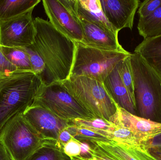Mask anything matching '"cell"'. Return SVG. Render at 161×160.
I'll list each match as a JSON object with an SVG mask.
<instances>
[{"mask_svg": "<svg viewBox=\"0 0 161 160\" xmlns=\"http://www.w3.org/2000/svg\"><path fill=\"white\" fill-rule=\"evenodd\" d=\"M60 82L95 118L111 122L118 106L108 94L103 83L85 76L70 77Z\"/></svg>", "mask_w": 161, "mask_h": 160, "instance_id": "obj_4", "label": "cell"}, {"mask_svg": "<svg viewBox=\"0 0 161 160\" xmlns=\"http://www.w3.org/2000/svg\"><path fill=\"white\" fill-rule=\"evenodd\" d=\"M111 122L129 129L147 142L148 147L151 141L161 135L160 123L134 115L119 107Z\"/></svg>", "mask_w": 161, "mask_h": 160, "instance_id": "obj_12", "label": "cell"}, {"mask_svg": "<svg viewBox=\"0 0 161 160\" xmlns=\"http://www.w3.org/2000/svg\"><path fill=\"white\" fill-rule=\"evenodd\" d=\"M63 152L72 159L80 158L81 152L80 142L73 138L65 145L63 147Z\"/></svg>", "mask_w": 161, "mask_h": 160, "instance_id": "obj_29", "label": "cell"}, {"mask_svg": "<svg viewBox=\"0 0 161 160\" xmlns=\"http://www.w3.org/2000/svg\"><path fill=\"white\" fill-rule=\"evenodd\" d=\"M149 152H150L152 156L156 158L157 160H161V150L158 149H149Z\"/></svg>", "mask_w": 161, "mask_h": 160, "instance_id": "obj_34", "label": "cell"}, {"mask_svg": "<svg viewBox=\"0 0 161 160\" xmlns=\"http://www.w3.org/2000/svg\"><path fill=\"white\" fill-rule=\"evenodd\" d=\"M33 10L16 18L0 21V45L24 48L35 43L36 29L32 18Z\"/></svg>", "mask_w": 161, "mask_h": 160, "instance_id": "obj_9", "label": "cell"}, {"mask_svg": "<svg viewBox=\"0 0 161 160\" xmlns=\"http://www.w3.org/2000/svg\"><path fill=\"white\" fill-rule=\"evenodd\" d=\"M131 54L100 49L76 42L70 77L85 76L103 83L114 67Z\"/></svg>", "mask_w": 161, "mask_h": 160, "instance_id": "obj_5", "label": "cell"}, {"mask_svg": "<svg viewBox=\"0 0 161 160\" xmlns=\"http://www.w3.org/2000/svg\"><path fill=\"white\" fill-rule=\"evenodd\" d=\"M23 114L12 117L0 132V142L13 160H27L45 142Z\"/></svg>", "mask_w": 161, "mask_h": 160, "instance_id": "obj_6", "label": "cell"}, {"mask_svg": "<svg viewBox=\"0 0 161 160\" xmlns=\"http://www.w3.org/2000/svg\"><path fill=\"white\" fill-rule=\"evenodd\" d=\"M130 54L120 63L119 73L123 83L134 98V80L131 69Z\"/></svg>", "mask_w": 161, "mask_h": 160, "instance_id": "obj_25", "label": "cell"}, {"mask_svg": "<svg viewBox=\"0 0 161 160\" xmlns=\"http://www.w3.org/2000/svg\"><path fill=\"white\" fill-rule=\"evenodd\" d=\"M69 125L91 130L106 136L110 140L111 132L115 126V124L112 122L99 118L72 119L69 120Z\"/></svg>", "mask_w": 161, "mask_h": 160, "instance_id": "obj_22", "label": "cell"}, {"mask_svg": "<svg viewBox=\"0 0 161 160\" xmlns=\"http://www.w3.org/2000/svg\"><path fill=\"white\" fill-rule=\"evenodd\" d=\"M161 5V0H146L139 6L140 18H145L153 13Z\"/></svg>", "mask_w": 161, "mask_h": 160, "instance_id": "obj_28", "label": "cell"}, {"mask_svg": "<svg viewBox=\"0 0 161 160\" xmlns=\"http://www.w3.org/2000/svg\"><path fill=\"white\" fill-rule=\"evenodd\" d=\"M27 160H72L63 152L57 141H45L41 147Z\"/></svg>", "mask_w": 161, "mask_h": 160, "instance_id": "obj_21", "label": "cell"}, {"mask_svg": "<svg viewBox=\"0 0 161 160\" xmlns=\"http://www.w3.org/2000/svg\"><path fill=\"white\" fill-rule=\"evenodd\" d=\"M74 139L80 142H110L109 139L98 132L85 128L69 125L66 128Z\"/></svg>", "mask_w": 161, "mask_h": 160, "instance_id": "obj_24", "label": "cell"}, {"mask_svg": "<svg viewBox=\"0 0 161 160\" xmlns=\"http://www.w3.org/2000/svg\"><path fill=\"white\" fill-rule=\"evenodd\" d=\"M137 28L144 39L161 36V5L148 17L139 18Z\"/></svg>", "mask_w": 161, "mask_h": 160, "instance_id": "obj_20", "label": "cell"}, {"mask_svg": "<svg viewBox=\"0 0 161 160\" xmlns=\"http://www.w3.org/2000/svg\"><path fill=\"white\" fill-rule=\"evenodd\" d=\"M44 84L31 71H19L0 77V132L12 117L32 105Z\"/></svg>", "mask_w": 161, "mask_h": 160, "instance_id": "obj_2", "label": "cell"}, {"mask_svg": "<svg viewBox=\"0 0 161 160\" xmlns=\"http://www.w3.org/2000/svg\"><path fill=\"white\" fill-rule=\"evenodd\" d=\"M40 2V0H0V21L33 10Z\"/></svg>", "mask_w": 161, "mask_h": 160, "instance_id": "obj_18", "label": "cell"}, {"mask_svg": "<svg viewBox=\"0 0 161 160\" xmlns=\"http://www.w3.org/2000/svg\"><path fill=\"white\" fill-rule=\"evenodd\" d=\"M45 108L66 120L95 118L64 88L60 82L43 85L32 105Z\"/></svg>", "mask_w": 161, "mask_h": 160, "instance_id": "obj_7", "label": "cell"}, {"mask_svg": "<svg viewBox=\"0 0 161 160\" xmlns=\"http://www.w3.org/2000/svg\"><path fill=\"white\" fill-rule=\"evenodd\" d=\"M134 52L161 78V36L146 39L136 47Z\"/></svg>", "mask_w": 161, "mask_h": 160, "instance_id": "obj_16", "label": "cell"}, {"mask_svg": "<svg viewBox=\"0 0 161 160\" xmlns=\"http://www.w3.org/2000/svg\"><path fill=\"white\" fill-rule=\"evenodd\" d=\"M130 62L137 116L161 124V78L136 53Z\"/></svg>", "mask_w": 161, "mask_h": 160, "instance_id": "obj_3", "label": "cell"}, {"mask_svg": "<svg viewBox=\"0 0 161 160\" xmlns=\"http://www.w3.org/2000/svg\"><path fill=\"white\" fill-rule=\"evenodd\" d=\"M80 18L83 32L82 44L106 50L127 52L118 41V33H113Z\"/></svg>", "mask_w": 161, "mask_h": 160, "instance_id": "obj_13", "label": "cell"}, {"mask_svg": "<svg viewBox=\"0 0 161 160\" xmlns=\"http://www.w3.org/2000/svg\"><path fill=\"white\" fill-rule=\"evenodd\" d=\"M51 24L75 42H82L83 32L77 11V0H43Z\"/></svg>", "mask_w": 161, "mask_h": 160, "instance_id": "obj_8", "label": "cell"}, {"mask_svg": "<svg viewBox=\"0 0 161 160\" xmlns=\"http://www.w3.org/2000/svg\"><path fill=\"white\" fill-rule=\"evenodd\" d=\"M121 62L106 77L103 84L108 94L118 107L137 115L134 97L129 92L120 77L119 67Z\"/></svg>", "mask_w": 161, "mask_h": 160, "instance_id": "obj_14", "label": "cell"}, {"mask_svg": "<svg viewBox=\"0 0 161 160\" xmlns=\"http://www.w3.org/2000/svg\"><path fill=\"white\" fill-rule=\"evenodd\" d=\"M19 71L20 70L7 59L0 49V75L10 74Z\"/></svg>", "mask_w": 161, "mask_h": 160, "instance_id": "obj_30", "label": "cell"}, {"mask_svg": "<svg viewBox=\"0 0 161 160\" xmlns=\"http://www.w3.org/2000/svg\"><path fill=\"white\" fill-rule=\"evenodd\" d=\"M34 23L36 32L32 46L46 65L42 82L48 85L68 80L74 61L76 42L58 31L49 21L37 17Z\"/></svg>", "mask_w": 161, "mask_h": 160, "instance_id": "obj_1", "label": "cell"}, {"mask_svg": "<svg viewBox=\"0 0 161 160\" xmlns=\"http://www.w3.org/2000/svg\"><path fill=\"white\" fill-rule=\"evenodd\" d=\"M0 49L10 63L19 70L33 72L30 59L27 54L21 48H10L0 45Z\"/></svg>", "mask_w": 161, "mask_h": 160, "instance_id": "obj_23", "label": "cell"}, {"mask_svg": "<svg viewBox=\"0 0 161 160\" xmlns=\"http://www.w3.org/2000/svg\"><path fill=\"white\" fill-rule=\"evenodd\" d=\"M0 160H13L0 142Z\"/></svg>", "mask_w": 161, "mask_h": 160, "instance_id": "obj_33", "label": "cell"}, {"mask_svg": "<svg viewBox=\"0 0 161 160\" xmlns=\"http://www.w3.org/2000/svg\"><path fill=\"white\" fill-rule=\"evenodd\" d=\"M77 11L79 18L118 34L106 18L99 0H77Z\"/></svg>", "mask_w": 161, "mask_h": 160, "instance_id": "obj_15", "label": "cell"}, {"mask_svg": "<svg viewBox=\"0 0 161 160\" xmlns=\"http://www.w3.org/2000/svg\"><path fill=\"white\" fill-rule=\"evenodd\" d=\"M158 149L161 150V135L154 138L149 143L148 149Z\"/></svg>", "mask_w": 161, "mask_h": 160, "instance_id": "obj_32", "label": "cell"}, {"mask_svg": "<svg viewBox=\"0 0 161 160\" xmlns=\"http://www.w3.org/2000/svg\"><path fill=\"white\" fill-rule=\"evenodd\" d=\"M29 56L33 72L42 80L46 71L44 60L32 46L21 48Z\"/></svg>", "mask_w": 161, "mask_h": 160, "instance_id": "obj_26", "label": "cell"}, {"mask_svg": "<svg viewBox=\"0 0 161 160\" xmlns=\"http://www.w3.org/2000/svg\"><path fill=\"white\" fill-rule=\"evenodd\" d=\"M23 114L44 141H57L60 132L69 126V120L39 106L31 105Z\"/></svg>", "mask_w": 161, "mask_h": 160, "instance_id": "obj_10", "label": "cell"}, {"mask_svg": "<svg viewBox=\"0 0 161 160\" xmlns=\"http://www.w3.org/2000/svg\"><path fill=\"white\" fill-rule=\"evenodd\" d=\"M91 143V157L89 159H82L79 158H75L72 160H118L112 155L101 148L96 142Z\"/></svg>", "mask_w": 161, "mask_h": 160, "instance_id": "obj_27", "label": "cell"}, {"mask_svg": "<svg viewBox=\"0 0 161 160\" xmlns=\"http://www.w3.org/2000/svg\"><path fill=\"white\" fill-rule=\"evenodd\" d=\"M118 160H157L149 150L132 149L115 142H95Z\"/></svg>", "mask_w": 161, "mask_h": 160, "instance_id": "obj_17", "label": "cell"}, {"mask_svg": "<svg viewBox=\"0 0 161 160\" xmlns=\"http://www.w3.org/2000/svg\"><path fill=\"white\" fill-rule=\"evenodd\" d=\"M66 128L60 132L58 135V139L57 141L58 144H59L63 148L65 144L74 138Z\"/></svg>", "mask_w": 161, "mask_h": 160, "instance_id": "obj_31", "label": "cell"}, {"mask_svg": "<svg viewBox=\"0 0 161 160\" xmlns=\"http://www.w3.org/2000/svg\"><path fill=\"white\" fill-rule=\"evenodd\" d=\"M110 140L132 149L149 150L148 143L127 128L115 125L110 134Z\"/></svg>", "mask_w": 161, "mask_h": 160, "instance_id": "obj_19", "label": "cell"}, {"mask_svg": "<svg viewBox=\"0 0 161 160\" xmlns=\"http://www.w3.org/2000/svg\"><path fill=\"white\" fill-rule=\"evenodd\" d=\"M109 22L119 33L125 28L132 30L139 0H99Z\"/></svg>", "mask_w": 161, "mask_h": 160, "instance_id": "obj_11", "label": "cell"}]
</instances>
